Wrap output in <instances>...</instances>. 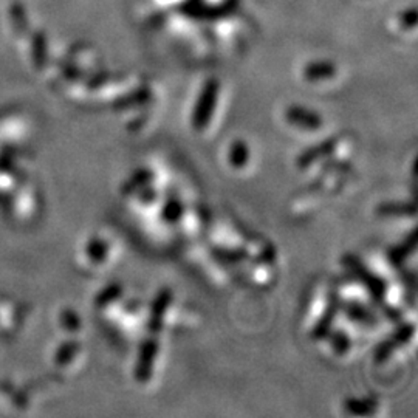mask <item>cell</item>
I'll list each match as a JSON object with an SVG mask.
<instances>
[{"mask_svg":"<svg viewBox=\"0 0 418 418\" xmlns=\"http://www.w3.org/2000/svg\"><path fill=\"white\" fill-rule=\"evenodd\" d=\"M154 177L155 176H154V172L151 169H138V171H135L132 178H130V182H129V189L130 191L141 189L143 186L151 185Z\"/></svg>","mask_w":418,"mask_h":418,"instance_id":"e0dca14e","label":"cell"},{"mask_svg":"<svg viewBox=\"0 0 418 418\" xmlns=\"http://www.w3.org/2000/svg\"><path fill=\"white\" fill-rule=\"evenodd\" d=\"M417 208L415 203H409V202H386L378 205L377 208V214L379 216H415Z\"/></svg>","mask_w":418,"mask_h":418,"instance_id":"7c38bea8","label":"cell"},{"mask_svg":"<svg viewBox=\"0 0 418 418\" xmlns=\"http://www.w3.org/2000/svg\"><path fill=\"white\" fill-rule=\"evenodd\" d=\"M214 105H216V90L214 87H208L202 95L200 101H198L194 114H192V126L196 129H203L205 126H208L212 112H214Z\"/></svg>","mask_w":418,"mask_h":418,"instance_id":"52a82bcc","label":"cell"},{"mask_svg":"<svg viewBox=\"0 0 418 418\" xmlns=\"http://www.w3.org/2000/svg\"><path fill=\"white\" fill-rule=\"evenodd\" d=\"M342 265L347 267V270L351 271L355 278L361 280L367 290L370 291L373 299L378 302H383L386 297V291H388V285H386L384 279L377 276L375 273H372L363 262H361L357 255L347 254L342 258Z\"/></svg>","mask_w":418,"mask_h":418,"instance_id":"6da1fadb","label":"cell"},{"mask_svg":"<svg viewBox=\"0 0 418 418\" xmlns=\"http://www.w3.org/2000/svg\"><path fill=\"white\" fill-rule=\"evenodd\" d=\"M339 309H341V302H339L338 291H336V289H333L328 295V302H327L326 311H324L322 316L320 317V321H317L316 326L313 327V332H311L313 339L327 338L330 330H332L333 321H335L336 315H338Z\"/></svg>","mask_w":418,"mask_h":418,"instance_id":"277c9868","label":"cell"},{"mask_svg":"<svg viewBox=\"0 0 418 418\" xmlns=\"http://www.w3.org/2000/svg\"><path fill=\"white\" fill-rule=\"evenodd\" d=\"M330 346L333 347V351L336 353H346V352H348V348H351L352 341H351V338H348V335L346 332H342V330H336V332L330 335Z\"/></svg>","mask_w":418,"mask_h":418,"instance_id":"2e32d148","label":"cell"},{"mask_svg":"<svg viewBox=\"0 0 418 418\" xmlns=\"http://www.w3.org/2000/svg\"><path fill=\"white\" fill-rule=\"evenodd\" d=\"M415 332V326L414 324H403V326L398 327L394 333L389 335L388 338L382 341L375 348V361L377 363H384L392 353H394L397 348H400L403 344L412 338Z\"/></svg>","mask_w":418,"mask_h":418,"instance_id":"7a4b0ae2","label":"cell"},{"mask_svg":"<svg viewBox=\"0 0 418 418\" xmlns=\"http://www.w3.org/2000/svg\"><path fill=\"white\" fill-rule=\"evenodd\" d=\"M158 351H160V344L155 338H147L141 344L140 357L138 361H136V369H135V377L140 383H147L149 379H151Z\"/></svg>","mask_w":418,"mask_h":418,"instance_id":"3957f363","label":"cell"},{"mask_svg":"<svg viewBox=\"0 0 418 418\" xmlns=\"http://www.w3.org/2000/svg\"><path fill=\"white\" fill-rule=\"evenodd\" d=\"M341 309L347 317L353 322L363 324V326H375L378 322L377 315L370 309H367L364 304L357 301H346L341 304Z\"/></svg>","mask_w":418,"mask_h":418,"instance_id":"ba28073f","label":"cell"},{"mask_svg":"<svg viewBox=\"0 0 418 418\" xmlns=\"http://www.w3.org/2000/svg\"><path fill=\"white\" fill-rule=\"evenodd\" d=\"M157 197H158V192H157V189H154L151 185L143 186V188L140 189L138 198L143 203H152L154 200H157Z\"/></svg>","mask_w":418,"mask_h":418,"instance_id":"ac0fdd59","label":"cell"},{"mask_svg":"<svg viewBox=\"0 0 418 418\" xmlns=\"http://www.w3.org/2000/svg\"><path fill=\"white\" fill-rule=\"evenodd\" d=\"M344 408L348 414L364 417L375 412L378 404L375 400H372V398H348L344 403Z\"/></svg>","mask_w":418,"mask_h":418,"instance_id":"4fadbf2b","label":"cell"},{"mask_svg":"<svg viewBox=\"0 0 418 418\" xmlns=\"http://www.w3.org/2000/svg\"><path fill=\"white\" fill-rule=\"evenodd\" d=\"M336 146H338V138H327L320 143V145L305 149V151L297 157V167L304 169V167H309L316 163L317 160L328 157V155H332L335 152Z\"/></svg>","mask_w":418,"mask_h":418,"instance_id":"8992f818","label":"cell"},{"mask_svg":"<svg viewBox=\"0 0 418 418\" xmlns=\"http://www.w3.org/2000/svg\"><path fill=\"white\" fill-rule=\"evenodd\" d=\"M249 157H251V152H249L248 145L243 140H236L233 141V145L229 146L228 151V163L236 167V169H242L249 163Z\"/></svg>","mask_w":418,"mask_h":418,"instance_id":"8fae6325","label":"cell"},{"mask_svg":"<svg viewBox=\"0 0 418 418\" xmlns=\"http://www.w3.org/2000/svg\"><path fill=\"white\" fill-rule=\"evenodd\" d=\"M286 120H289V123L293 124V126H296L299 129L315 130L322 126V120L320 115L301 107H290V110L286 112Z\"/></svg>","mask_w":418,"mask_h":418,"instance_id":"9c48e42d","label":"cell"},{"mask_svg":"<svg viewBox=\"0 0 418 418\" xmlns=\"http://www.w3.org/2000/svg\"><path fill=\"white\" fill-rule=\"evenodd\" d=\"M212 255L224 264H239L248 258V251L242 248H224V247H217L212 248Z\"/></svg>","mask_w":418,"mask_h":418,"instance_id":"9a60e30c","label":"cell"},{"mask_svg":"<svg viewBox=\"0 0 418 418\" xmlns=\"http://www.w3.org/2000/svg\"><path fill=\"white\" fill-rule=\"evenodd\" d=\"M172 299V290L169 289H163L158 293L157 297H155L151 307V320H149V330H151L152 333H158L161 327H163L165 315L167 309H169Z\"/></svg>","mask_w":418,"mask_h":418,"instance_id":"5b68a950","label":"cell"},{"mask_svg":"<svg viewBox=\"0 0 418 418\" xmlns=\"http://www.w3.org/2000/svg\"><path fill=\"white\" fill-rule=\"evenodd\" d=\"M183 214H185V205L178 197L167 198L166 203L163 205V208H161V218H163V222L167 224L178 223L182 220Z\"/></svg>","mask_w":418,"mask_h":418,"instance_id":"5bb4252c","label":"cell"},{"mask_svg":"<svg viewBox=\"0 0 418 418\" xmlns=\"http://www.w3.org/2000/svg\"><path fill=\"white\" fill-rule=\"evenodd\" d=\"M415 247H417V233L414 229V231H410V234L408 236L406 240H403L398 247L389 249V253H388L389 262L392 265L400 267L403 262L408 259V255L415 251Z\"/></svg>","mask_w":418,"mask_h":418,"instance_id":"30bf717a","label":"cell"}]
</instances>
